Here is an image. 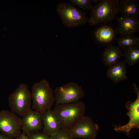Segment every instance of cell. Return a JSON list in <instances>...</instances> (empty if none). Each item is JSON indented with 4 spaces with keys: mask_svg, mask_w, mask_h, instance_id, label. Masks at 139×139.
<instances>
[{
    "mask_svg": "<svg viewBox=\"0 0 139 139\" xmlns=\"http://www.w3.org/2000/svg\"><path fill=\"white\" fill-rule=\"evenodd\" d=\"M30 139H51L50 136L40 132L27 135Z\"/></svg>",
    "mask_w": 139,
    "mask_h": 139,
    "instance_id": "obj_21",
    "label": "cell"
},
{
    "mask_svg": "<svg viewBox=\"0 0 139 139\" xmlns=\"http://www.w3.org/2000/svg\"><path fill=\"white\" fill-rule=\"evenodd\" d=\"M12 137L4 135L2 134H0V139H14Z\"/></svg>",
    "mask_w": 139,
    "mask_h": 139,
    "instance_id": "obj_23",
    "label": "cell"
},
{
    "mask_svg": "<svg viewBox=\"0 0 139 139\" xmlns=\"http://www.w3.org/2000/svg\"><path fill=\"white\" fill-rule=\"evenodd\" d=\"M99 129L98 125L94 122L92 118L84 116L68 130L73 138L95 139Z\"/></svg>",
    "mask_w": 139,
    "mask_h": 139,
    "instance_id": "obj_8",
    "label": "cell"
},
{
    "mask_svg": "<svg viewBox=\"0 0 139 139\" xmlns=\"http://www.w3.org/2000/svg\"><path fill=\"white\" fill-rule=\"evenodd\" d=\"M118 0H101L91 10L88 22L92 26L113 20L119 12Z\"/></svg>",
    "mask_w": 139,
    "mask_h": 139,
    "instance_id": "obj_3",
    "label": "cell"
},
{
    "mask_svg": "<svg viewBox=\"0 0 139 139\" xmlns=\"http://www.w3.org/2000/svg\"><path fill=\"white\" fill-rule=\"evenodd\" d=\"M16 139H30L26 135L23 133H21L20 135L16 138Z\"/></svg>",
    "mask_w": 139,
    "mask_h": 139,
    "instance_id": "obj_22",
    "label": "cell"
},
{
    "mask_svg": "<svg viewBox=\"0 0 139 139\" xmlns=\"http://www.w3.org/2000/svg\"><path fill=\"white\" fill-rule=\"evenodd\" d=\"M42 115V132L51 136L62 129L58 117L53 110H48Z\"/></svg>",
    "mask_w": 139,
    "mask_h": 139,
    "instance_id": "obj_12",
    "label": "cell"
},
{
    "mask_svg": "<svg viewBox=\"0 0 139 139\" xmlns=\"http://www.w3.org/2000/svg\"><path fill=\"white\" fill-rule=\"evenodd\" d=\"M117 26L115 32L121 36L134 35L139 29V18L121 16L118 18Z\"/></svg>",
    "mask_w": 139,
    "mask_h": 139,
    "instance_id": "obj_11",
    "label": "cell"
},
{
    "mask_svg": "<svg viewBox=\"0 0 139 139\" xmlns=\"http://www.w3.org/2000/svg\"><path fill=\"white\" fill-rule=\"evenodd\" d=\"M121 50L118 46L111 44L105 48L101 56L102 61L105 66L108 67L118 62L124 56Z\"/></svg>",
    "mask_w": 139,
    "mask_h": 139,
    "instance_id": "obj_13",
    "label": "cell"
},
{
    "mask_svg": "<svg viewBox=\"0 0 139 139\" xmlns=\"http://www.w3.org/2000/svg\"><path fill=\"white\" fill-rule=\"evenodd\" d=\"M56 104L74 103L79 101L85 95L82 87L74 82H68L54 90Z\"/></svg>",
    "mask_w": 139,
    "mask_h": 139,
    "instance_id": "obj_6",
    "label": "cell"
},
{
    "mask_svg": "<svg viewBox=\"0 0 139 139\" xmlns=\"http://www.w3.org/2000/svg\"><path fill=\"white\" fill-rule=\"evenodd\" d=\"M51 139H73L68 130L62 129L59 131L50 136Z\"/></svg>",
    "mask_w": 139,
    "mask_h": 139,
    "instance_id": "obj_20",
    "label": "cell"
},
{
    "mask_svg": "<svg viewBox=\"0 0 139 139\" xmlns=\"http://www.w3.org/2000/svg\"><path fill=\"white\" fill-rule=\"evenodd\" d=\"M115 33L114 30L109 26L103 25L95 31L94 36L96 39L100 42L108 44L114 38Z\"/></svg>",
    "mask_w": 139,
    "mask_h": 139,
    "instance_id": "obj_16",
    "label": "cell"
},
{
    "mask_svg": "<svg viewBox=\"0 0 139 139\" xmlns=\"http://www.w3.org/2000/svg\"><path fill=\"white\" fill-rule=\"evenodd\" d=\"M70 1L84 10H91L93 7L92 0H71Z\"/></svg>",
    "mask_w": 139,
    "mask_h": 139,
    "instance_id": "obj_19",
    "label": "cell"
},
{
    "mask_svg": "<svg viewBox=\"0 0 139 139\" xmlns=\"http://www.w3.org/2000/svg\"><path fill=\"white\" fill-rule=\"evenodd\" d=\"M22 117L21 128L22 133L27 135L42 130V115L39 112L32 109Z\"/></svg>",
    "mask_w": 139,
    "mask_h": 139,
    "instance_id": "obj_10",
    "label": "cell"
},
{
    "mask_svg": "<svg viewBox=\"0 0 139 139\" xmlns=\"http://www.w3.org/2000/svg\"><path fill=\"white\" fill-rule=\"evenodd\" d=\"M133 86L137 94L136 99L133 102L127 101L125 104L126 107L129 111L127 113L129 120L125 125L118 126L113 125L114 129L117 132H124L127 136L130 137V132L133 128H139V91L136 84Z\"/></svg>",
    "mask_w": 139,
    "mask_h": 139,
    "instance_id": "obj_9",
    "label": "cell"
},
{
    "mask_svg": "<svg viewBox=\"0 0 139 139\" xmlns=\"http://www.w3.org/2000/svg\"><path fill=\"white\" fill-rule=\"evenodd\" d=\"M118 46L125 51L133 47L139 45V39L134 35L120 36L115 39Z\"/></svg>",
    "mask_w": 139,
    "mask_h": 139,
    "instance_id": "obj_17",
    "label": "cell"
},
{
    "mask_svg": "<svg viewBox=\"0 0 139 139\" xmlns=\"http://www.w3.org/2000/svg\"><path fill=\"white\" fill-rule=\"evenodd\" d=\"M53 110L58 117L62 129L68 130L84 116L86 107L81 100L72 103L55 104Z\"/></svg>",
    "mask_w": 139,
    "mask_h": 139,
    "instance_id": "obj_2",
    "label": "cell"
},
{
    "mask_svg": "<svg viewBox=\"0 0 139 139\" xmlns=\"http://www.w3.org/2000/svg\"><path fill=\"white\" fill-rule=\"evenodd\" d=\"M32 109L43 114L55 103L54 90L48 81L44 79L35 83L31 90Z\"/></svg>",
    "mask_w": 139,
    "mask_h": 139,
    "instance_id": "obj_1",
    "label": "cell"
},
{
    "mask_svg": "<svg viewBox=\"0 0 139 139\" xmlns=\"http://www.w3.org/2000/svg\"><path fill=\"white\" fill-rule=\"evenodd\" d=\"M119 12L121 16L139 18V4L135 0L119 1Z\"/></svg>",
    "mask_w": 139,
    "mask_h": 139,
    "instance_id": "obj_15",
    "label": "cell"
},
{
    "mask_svg": "<svg viewBox=\"0 0 139 139\" xmlns=\"http://www.w3.org/2000/svg\"><path fill=\"white\" fill-rule=\"evenodd\" d=\"M21 119L17 115L7 110L0 111V132L13 138L21 134Z\"/></svg>",
    "mask_w": 139,
    "mask_h": 139,
    "instance_id": "obj_7",
    "label": "cell"
},
{
    "mask_svg": "<svg viewBox=\"0 0 139 139\" xmlns=\"http://www.w3.org/2000/svg\"><path fill=\"white\" fill-rule=\"evenodd\" d=\"M56 10L63 25L67 27H78L88 22L86 13L69 3H59Z\"/></svg>",
    "mask_w": 139,
    "mask_h": 139,
    "instance_id": "obj_5",
    "label": "cell"
},
{
    "mask_svg": "<svg viewBox=\"0 0 139 139\" xmlns=\"http://www.w3.org/2000/svg\"><path fill=\"white\" fill-rule=\"evenodd\" d=\"M126 64L125 61L118 62L108 67L107 77L115 84L127 80Z\"/></svg>",
    "mask_w": 139,
    "mask_h": 139,
    "instance_id": "obj_14",
    "label": "cell"
},
{
    "mask_svg": "<svg viewBox=\"0 0 139 139\" xmlns=\"http://www.w3.org/2000/svg\"><path fill=\"white\" fill-rule=\"evenodd\" d=\"M8 101L11 111L21 117L32 109L31 93L26 84H20L9 96Z\"/></svg>",
    "mask_w": 139,
    "mask_h": 139,
    "instance_id": "obj_4",
    "label": "cell"
},
{
    "mask_svg": "<svg viewBox=\"0 0 139 139\" xmlns=\"http://www.w3.org/2000/svg\"><path fill=\"white\" fill-rule=\"evenodd\" d=\"M124 56L125 62L132 66L139 61V45L131 48L125 51Z\"/></svg>",
    "mask_w": 139,
    "mask_h": 139,
    "instance_id": "obj_18",
    "label": "cell"
}]
</instances>
